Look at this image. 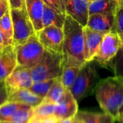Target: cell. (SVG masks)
Returning <instances> with one entry per match:
<instances>
[{
    "mask_svg": "<svg viewBox=\"0 0 123 123\" xmlns=\"http://www.w3.org/2000/svg\"><path fill=\"white\" fill-rule=\"evenodd\" d=\"M66 14L73 17L84 27L86 26L89 16V2L86 0H63Z\"/></svg>",
    "mask_w": 123,
    "mask_h": 123,
    "instance_id": "cell-11",
    "label": "cell"
},
{
    "mask_svg": "<svg viewBox=\"0 0 123 123\" xmlns=\"http://www.w3.org/2000/svg\"><path fill=\"white\" fill-rule=\"evenodd\" d=\"M55 79L44 80V81H38L33 82L32 86L28 88L32 93L36 94L37 96L44 99L47 95L49 89L50 88L52 84L53 83Z\"/></svg>",
    "mask_w": 123,
    "mask_h": 123,
    "instance_id": "cell-25",
    "label": "cell"
},
{
    "mask_svg": "<svg viewBox=\"0 0 123 123\" xmlns=\"http://www.w3.org/2000/svg\"><path fill=\"white\" fill-rule=\"evenodd\" d=\"M70 90L66 89L59 101L55 104L54 115L58 119L75 117L79 112V104Z\"/></svg>",
    "mask_w": 123,
    "mask_h": 123,
    "instance_id": "cell-10",
    "label": "cell"
},
{
    "mask_svg": "<svg viewBox=\"0 0 123 123\" xmlns=\"http://www.w3.org/2000/svg\"><path fill=\"white\" fill-rule=\"evenodd\" d=\"M115 123H122L121 121H117V122H115Z\"/></svg>",
    "mask_w": 123,
    "mask_h": 123,
    "instance_id": "cell-40",
    "label": "cell"
},
{
    "mask_svg": "<svg viewBox=\"0 0 123 123\" xmlns=\"http://www.w3.org/2000/svg\"><path fill=\"white\" fill-rule=\"evenodd\" d=\"M115 20L114 12L92 14L89 16L86 26L92 30L105 34L115 30Z\"/></svg>",
    "mask_w": 123,
    "mask_h": 123,
    "instance_id": "cell-12",
    "label": "cell"
},
{
    "mask_svg": "<svg viewBox=\"0 0 123 123\" xmlns=\"http://www.w3.org/2000/svg\"><path fill=\"white\" fill-rule=\"evenodd\" d=\"M11 9H26L25 0H9Z\"/></svg>",
    "mask_w": 123,
    "mask_h": 123,
    "instance_id": "cell-31",
    "label": "cell"
},
{
    "mask_svg": "<svg viewBox=\"0 0 123 123\" xmlns=\"http://www.w3.org/2000/svg\"><path fill=\"white\" fill-rule=\"evenodd\" d=\"M58 120H59L55 115H52L42 118L31 117L27 123H58Z\"/></svg>",
    "mask_w": 123,
    "mask_h": 123,
    "instance_id": "cell-29",
    "label": "cell"
},
{
    "mask_svg": "<svg viewBox=\"0 0 123 123\" xmlns=\"http://www.w3.org/2000/svg\"><path fill=\"white\" fill-rule=\"evenodd\" d=\"M17 66V52L13 44L7 45L0 50V81L5 79Z\"/></svg>",
    "mask_w": 123,
    "mask_h": 123,
    "instance_id": "cell-13",
    "label": "cell"
},
{
    "mask_svg": "<svg viewBox=\"0 0 123 123\" xmlns=\"http://www.w3.org/2000/svg\"><path fill=\"white\" fill-rule=\"evenodd\" d=\"M0 30L4 36L5 44H13V25L9 9L0 18Z\"/></svg>",
    "mask_w": 123,
    "mask_h": 123,
    "instance_id": "cell-21",
    "label": "cell"
},
{
    "mask_svg": "<svg viewBox=\"0 0 123 123\" xmlns=\"http://www.w3.org/2000/svg\"><path fill=\"white\" fill-rule=\"evenodd\" d=\"M75 117H69V118H66V119H62V120H59L58 123H74Z\"/></svg>",
    "mask_w": 123,
    "mask_h": 123,
    "instance_id": "cell-33",
    "label": "cell"
},
{
    "mask_svg": "<svg viewBox=\"0 0 123 123\" xmlns=\"http://www.w3.org/2000/svg\"><path fill=\"white\" fill-rule=\"evenodd\" d=\"M26 9L36 33L43 28V16L45 4L43 0H25Z\"/></svg>",
    "mask_w": 123,
    "mask_h": 123,
    "instance_id": "cell-15",
    "label": "cell"
},
{
    "mask_svg": "<svg viewBox=\"0 0 123 123\" xmlns=\"http://www.w3.org/2000/svg\"><path fill=\"white\" fill-rule=\"evenodd\" d=\"M84 27L71 16L66 14L63 27V62H73L84 65Z\"/></svg>",
    "mask_w": 123,
    "mask_h": 123,
    "instance_id": "cell-2",
    "label": "cell"
},
{
    "mask_svg": "<svg viewBox=\"0 0 123 123\" xmlns=\"http://www.w3.org/2000/svg\"><path fill=\"white\" fill-rule=\"evenodd\" d=\"M10 14L13 25V44L21 43L36 33L27 9L10 8Z\"/></svg>",
    "mask_w": 123,
    "mask_h": 123,
    "instance_id": "cell-6",
    "label": "cell"
},
{
    "mask_svg": "<svg viewBox=\"0 0 123 123\" xmlns=\"http://www.w3.org/2000/svg\"><path fill=\"white\" fill-rule=\"evenodd\" d=\"M4 83L8 94L21 88H29L33 83L30 69L17 65Z\"/></svg>",
    "mask_w": 123,
    "mask_h": 123,
    "instance_id": "cell-9",
    "label": "cell"
},
{
    "mask_svg": "<svg viewBox=\"0 0 123 123\" xmlns=\"http://www.w3.org/2000/svg\"><path fill=\"white\" fill-rule=\"evenodd\" d=\"M99 80L95 65L92 62H85L81 67L70 91L79 103L94 93L96 86Z\"/></svg>",
    "mask_w": 123,
    "mask_h": 123,
    "instance_id": "cell-4",
    "label": "cell"
},
{
    "mask_svg": "<svg viewBox=\"0 0 123 123\" xmlns=\"http://www.w3.org/2000/svg\"><path fill=\"white\" fill-rule=\"evenodd\" d=\"M32 116V108L23 109L17 111L10 117L3 121H13L19 123H27Z\"/></svg>",
    "mask_w": 123,
    "mask_h": 123,
    "instance_id": "cell-26",
    "label": "cell"
},
{
    "mask_svg": "<svg viewBox=\"0 0 123 123\" xmlns=\"http://www.w3.org/2000/svg\"><path fill=\"white\" fill-rule=\"evenodd\" d=\"M74 123H84V122H83V121L77 116V115H76V117H75V119H74Z\"/></svg>",
    "mask_w": 123,
    "mask_h": 123,
    "instance_id": "cell-35",
    "label": "cell"
},
{
    "mask_svg": "<svg viewBox=\"0 0 123 123\" xmlns=\"http://www.w3.org/2000/svg\"><path fill=\"white\" fill-rule=\"evenodd\" d=\"M84 59L85 61L92 62L99 51L104 33L91 30L84 27Z\"/></svg>",
    "mask_w": 123,
    "mask_h": 123,
    "instance_id": "cell-14",
    "label": "cell"
},
{
    "mask_svg": "<svg viewBox=\"0 0 123 123\" xmlns=\"http://www.w3.org/2000/svg\"><path fill=\"white\" fill-rule=\"evenodd\" d=\"M96 99L103 111L120 121L123 115V75L102 79L94 90Z\"/></svg>",
    "mask_w": 123,
    "mask_h": 123,
    "instance_id": "cell-1",
    "label": "cell"
},
{
    "mask_svg": "<svg viewBox=\"0 0 123 123\" xmlns=\"http://www.w3.org/2000/svg\"><path fill=\"white\" fill-rule=\"evenodd\" d=\"M17 52V65L31 69L40 60L45 51L37 33L21 43L13 44Z\"/></svg>",
    "mask_w": 123,
    "mask_h": 123,
    "instance_id": "cell-5",
    "label": "cell"
},
{
    "mask_svg": "<svg viewBox=\"0 0 123 123\" xmlns=\"http://www.w3.org/2000/svg\"><path fill=\"white\" fill-rule=\"evenodd\" d=\"M63 67L62 54L45 49L38 63L30 69L33 82L44 81L61 77Z\"/></svg>",
    "mask_w": 123,
    "mask_h": 123,
    "instance_id": "cell-3",
    "label": "cell"
},
{
    "mask_svg": "<svg viewBox=\"0 0 123 123\" xmlns=\"http://www.w3.org/2000/svg\"><path fill=\"white\" fill-rule=\"evenodd\" d=\"M55 104L41 102L37 106L32 107V116L34 118H42L54 115Z\"/></svg>",
    "mask_w": 123,
    "mask_h": 123,
    "instance_id": "cell-24",
    "label": "cell"
},
{
    "mask_svg": "<svg viewBox=\"0 0 123 123\" xmlns=\"http://www.w3.org/2000/svg\"><path fill=\"white\" fill-rule=\"evenodd\" d=\"M86 1H87L88 2H92V1H95V0H86Z\"/></svg>",
    "mask_w": 123,
    "mask_h": 123,
    "instance_id": "cell-39",
    "label": "cell"
},
{
    "mask_svg": "<svg viewBox=\"0 0 123 123\" xmlns=\"http://www.w3.org/2000/svg\"><path fill=\"white\" fill-rule=\"evenodd\" d=\"M115 14V30L122 38L123 36V0H119V6Z\"/></svg>",
    "mask_w": 123,
    "mask_h": 123,
    "instance_id": "cell-27",
    "label": "cell"
},
{
    "mask_svg": "<svg viewBox=\"0 0 123 123\" xmlns=\"http://www.w3.org/2000/svg\"><path fill=\"white\" fill-rule=\"evenodd\" d=\"M65 90L66 89L61 81L60 77L55 78L50 88L49 89L47 95L43 99L42 102L56 104L63 96Z\"/></svg>",
    "mask_w": 123,
    "mask_h": 123,
    "instance_id": "cell-22",
    "label": "cell"
},
{
    "mask_svg": "<svg viewBox=\"0 0 123 123\" xmlns=\"http://www.w3.org/2000/svg\"><path fill=\"white\" fill-rule=\"evenodd\" d=\"M121 59H122V60H121V62H123V57H122V58H121Z\"/></svg>",
    "mask_w": 123,
    "mask_h": 123,
    "instance_id": "cell-41",
    "label": "cell"
},
{
    "mask_svg": "<svg viewBox=\"0 0 123 123\" xmlns=\"http://www.w3.org/2000/svg\"><path fill=\"white\" fill-rule=\"evenodd\" d=\"M120 121H121L122 123H123V116L121 117V118H120Z\"/></svg>",
    "mask_w": 123,
    "mask_h": 123,
    "instance_id": "cell-38",
    "label": "cell"
},
{
    "mask_svg": "<svg viewBox=\"0 0 123 123\" xmlns=\"http://www.w3.org/2000/svg\"><path fill=\"white\" fill-rule=\"evenodd\" d=\"M122 44V38L115 30L105 33L94 60L102 65L109 63L117 55Z\"/></svg>",
    "mask_w": 123,
    "mask_h": 123,
    "instance_id": "cell-7",
    "label": "cell"
},
{
    "mask_svg": "<svg viewBox=\"0 0 123 123\" xmlns=\"http://www.w3.org/2000/svg\"><path fill=\"white\" fill-rule=\"evenodd\" d=\"M0 123H24L19 122H13V121H0Z\"/></svg>",
    "mask_w": 123,
    "mask_h": 123,
    "instance_id": "cell-37",
    "label": "cell"
},
{
    "mask_svg": "<svg viewBox=\"0 0 123 123\" xmlns=\"http://www.w3.org/2000/svg\"><path fill=\"white\" fill-rule=\"evenodd\" d=\"M44 4L59 14H66L63 0H43Z\"/></svg>",
    "mask_w": 123,
    "mask_h": 123,
    "instance_id": "cell-28",
    "label": "cell"
},
{
    "mask_svg": "<svg viewBox=\"0 0 123 123\" xmlns=\"http://www.w3.org/2000/svg\"><path fill=\"white\" fill-rule=\"evenodd\" d=\"M66 14H59L56 12L55 10L45 4L43 16V28L50 25H55L58 28H63L66 19Z\"/></svg>",
    "mask_w": 123,
    "mask_h": 123,
    "instance_id": "cell-19",
    "label": "cell"
},
{
    "mask_svg": "<svg viewBox=\"0 0 123 123\" xmlns=\"http://www.w3.org/2000/svg\"><path fill=\"white\" fill-rule=\"evenodd\" d=\"M83 65L72 62H63V71L60 79L65 89L70 90L71 88Z\"/></svg>",
    "mask_w": 123,
    "mask_h": 123,
    "instance_id": "cell-17",
    "label": "cell"
},
{
    "mask_svg": "<svg viewBox=\"0 0 123 123\" xmlns=\"http://www.w3.org/2000/svg\"><path fill=\"white\" fill-rule=\"evenodd\" d=\"M36 33L45 50L62 54L64 37L63 28L55 25H50L43 28Z\"/></svg>",
    "mask_w": 123,
    "mask_h": 123,
    "instance_id": "cell-8",
    "label": "cell"
},
{
    "mask_svg": "<svg viewBox=\"0 0 123 123\" xmlns=\"http://www.w3.org/2000/svg\"><path fill=\"white\" fill-rule=\"evenodd\" d=\"M43 98L37 96L28 88H21L8 94L7 101L17 102L35 107L40 104Z\"/></svg>",
    "mask_w": 123,
    "mask_h": 123,
    "instance_id": "cell-16",
    "label": "cell"
},
{
    "mask_svg": "<svg viewBox=\"0 0 123 123\" xmlns=\"http://www.w3.org/2000/svg\"><path fill=\"white\" fill-rule=\"evenodd\" d=\"M4 46H6V44H5V41H4V36L0 30V50L2 49Z\"/></svg>",
    "mask_w": 123,
    "mask_h": 123,
    "instance_id": "cell-34",
    "label": "cell"
},
{
    "mask_svg": "<svg viewBox=\"0 0 123 123\" xmlns=\"http://www.w3.org/2000/svg\"><path fill=\"white\" fill-rule=\"evenodd\" d=\"M9 0H0V18L9 9Z\"/></svg>",
    "mask_w": 123,
    "mask_h": 123,
    "instance_id": "cell-32",
    "label": "cell"
},
{
    "mask_svg": "<svg viewBox=\"0 0 123 123\" xmlns=\"http://www.w3.org/2000/svg\"><path fill=\"white\" fill-rule=\"evenodd\" d=\"M121 38H122L123 44H122L121 49H120V51H119V52H118V53H120V59H121V58H122V57H123V37H122Z\"/></svg>",
    "mask_w": 123,
    "mask_h": 123,
    "instance_id": "cell-36",
    "label": "cell"
},
{
    "mask_svg": "<svg viewBox=\"0 0 123 123\" xmlns=\"http://www.w3.org/2000/svg\"><path fill=\"white\" fill-rule=\"evenodd\" d=\"M77 116L84 123H115V119L105 112H94L90 111H79Z\"/></svg>",
    "mask_w": 123,
    "mask_h": 123,
    "instance_id": "cell-20",
    "label": "cell"
},
{
    "mask_svg": "<svg viewBox=\"0 0 123 123\" xmlns=\"http://www.w3.org/2000/svg\"><path fill=\"white\" fill-rule=\"evenodd\" d=\"M119 6V0H95L89 3V14L115 12Z\"/></svg>",
    "mask_w": 123,
    "mask_h": 123,
    "instance_id": "cell-18",
    "label": "cell"
},
{
    "mask_svg": "<svg viewBox=\"0 0 123 123\" xmlns=\"http://www.w3.org/2000/svg\"><path fill=\"white\" fill-rule=\"evenodd\" d=\"M30 108L32 107L26 104L6 101L4 104L0 106V121L5 120L6 118L10 117L12 115H13L18 110Z\"/></svg>",
    "mask_w": 123,
    "mask_h": 123,
    "instance_id": "cell-23",
    "label": "cell"
},
{
    "mask_svg": "<svg viewBox=\"0 0 123 123\" xmlns=\"http://www.w3.org/2000/svg\"><path fill=\"white\" fill-rule=\"evenodd\" d=\"M8 99V92L4 81H0V106L4 104Z\"/></svg>",
    "mask_w": 123,
    "mask_h": 123,
    "instance_id": "cell-30",
    "label": "cell"
}]
</instances>
